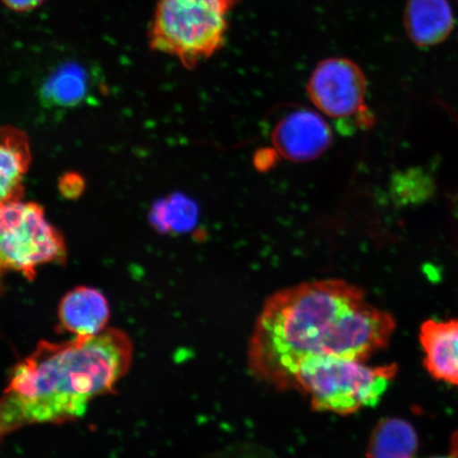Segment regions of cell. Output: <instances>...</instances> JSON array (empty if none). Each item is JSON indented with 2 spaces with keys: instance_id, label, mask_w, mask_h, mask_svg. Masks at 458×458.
Returning a JSON list of instances; mask_svg holds the SVG:
<instances>
[{
  "instance_id": "1",
  "label": "cell",
  "mask_w": 458,
  "mask_h": 458,
  "mask_svg": "<svg viewBox=\"0 0 458 458\" xmlns=\"http://www.w3.org/2000/svg\"><path fill=\"white\" fill-rule=\"evenodd\" d=\"M394 329L393 315L345 280L296 284L266 301L250 339L249 369L258 380L286 391L305 360H368L388 345Z\"/></svg>"
},
{
  "instance_id": "2",
  "label": "cell",
  "mask_w": 458,
  "mask_h": 458,
  "mask_svg": "<svg viewBox=\"0 0 458 458\" xmlns=\"http://www.w3.org/2000/svg\"><path fill=\"white\" fill-rule=\"evenodd\" d=\"M133 344L108 329L64 343L42 341L11 371L0 396V440L21 428L72 421L128 374Z\"/></svg>"
},
{
  "instance_id": "3",
  "label": "cell",
  "mask_w": 458,
  "mask_h": 458,
  "mask_svg": "<svg viewBox=\"0 0 458 458\" xmlns=\"http://www.w3.org/2000/svg\"><path fill=\"white\" fill-rule=\"evenodd\" d=\"M242 0H157L152 49L176 57L187 70L225 47L228 16Z\"/></svg>"
},
{
  "instance_id": "4",
  "label": "cell",
  "mask_w": 458,
  "mask_h": 458,
  "mask_svg": "<svg viewBox=\"0 0 458 458\" xmlns=\"http://www.w3.org/2000/svg\"><path fill=\"white\" fill-rule=\"evenodd\" d=\"M397 371L394 364L370 366L366 360L315 358L297 369L292 389L305 394L314 410L351 415L379 403Z\"/></svg>"
},
{
  "instance_id": "5",
  "label": "cell",
  "mask_w": 458,
  "mask_h": 458,
  "mask_svg": "<svg viewBox=\"0 0 458 458\" xmlns=\"http://www.w3.org/2000/svg\"><path fill=\"white\" fill-rule=\"evenodd\" d=\"M67 249L61 233L46 217L41 205L13 200L0 206V268L29 280L39 267L64 263Z\"/></svg>"
},
{
  "instance_id": "6",
  "label": "cell",
  "mask_w": 458,
  "mask_h": 458,
  "mask_svg": "<svg viewBox=\"0 0 458 458\" xmlns=\"http://www.w3.org/2000/svg\"><path fill=\"white\" fill-rule=\"evenodd\" d=\"M307 93L317 110L336 123L360 129L374 124V114L366 105L368 80L351 59L320 61L308 80Z\"/></svg>"
},
{
  "instance_id": "7",
  "label": "cell",
  "mask_w": 458,
  "mask_h": 458,
  "mask_svg": "<svg viewBox=\"0 0 458 458\" xmlns=\"http://www.w3.org/2000/svg\"><path fill=\"white\" fill-rule=\"evenodd\" d=\"M332 135L327 123L318 114L297 110L286 114L275 127L272 142L290 162H310L327 150Z\"/></svg>"
},
{
  "instance_id": "8",
  "label": "cell",
  "mask_w": 458,
  "mask_h": 458,
  "mask_svg": "<svg viewBox=\"0 0 458 458\" xmlns=\"http://www.w3.org/2000/svg\"><path fill=\"white\" fill-rule=\"evenodd\" d=\"M420 341L428 374L458 386V319L427 320L421 326Z\"/></svg>"
},
{
  "instance_id": "9",
  "label": "cell",
  "mask_w": 458,
  "mask_h": 458,
  "mask_svg": "<svg viewBox=\"0 0 458 458\" xmlns=\"http://www.w3.org/2000/svg\"><path fill=\"white\" fill-rule=\"evenodd\" d=\"M110 306L99 290L78 286L63 297L59 319L63 329L76 337L95 336L105 331L110 319Z\"/></svg>"
},
{
  "instance_id": "10",
  "label": "cell",
  "mask_w": 458,
  "mask_h": 458,
  "mask_svg": "<svg viewBox=\"0 0 458 458\" xmlns=\"http://www.w3.org/2000/svg\"><path fill=\"white\" fill-rule=\"evenodd\" d=\"M403 24L411 42L431 47L445 42L454 30V11L448 0H408Z\"/></svg>"
},
{
  "instance_id": "11",
  "label": "cell",
  "mask_w": 458,
  "mask_h": 458,
  "mask_svg": "<svg viewBox=\"0 0 458 458\" xmlns=\"http://www.w3.org/2000/svg\"><path fill=\"white\" fill-rule=\"evenodd\" d=\"M31 159L30 142L25 131L0 128V206L22 199Z\"/></svg>"
},
{
  "instance_id": "12",
  "label": "cell",
  "mask_w": 458,
  "mask_h": 458,
  "mask_svg": "<svg viewBox=\"0 0 458 458\" xmlns=\"http://www.w3.org/2000/svg\"><path fill=\"white\" fill-rule=\"evenodd\" d=\"M417 446L414 428L403 420L388 418L372 432L368 458H414Z\"/></svg>"
},
{
  "instance_id": "13",
  "label": "cell",
  "mask_w": 458,
  "mask_h": 458,
  "mask_svg": "<svg viewBox=\"0 0 458 458\" xmlns=\"http://www.w3.org/2000/svg\"><path fill=\"white\" fill-rule=\"evenodd\" d=\"M89 89V76L79 63L61 65L45 80L43 101L51 106H72L84 100Z\"/></svg>"
},
{
  "instance_id": "14",
  "label": "cell",
  "mask_w": 458,
  "mask_h": 458,
  "mask_svg": "<svg viewBox=\"0 0 458 458\" xmlns=\"http://www.w3.org/2000/svg\"><path fill=\"white\" fill-rule=\"evenodd\" d=\"M11 10L17 11V13H26L38 7L42 4L44 0H2Z\"/></svg>"
},
{
  "instance_id": "15",
  "label": "cell",
  "mask_w": 458,
  "mask_h": 458,
  "mask_svg": "<svg viewBox=\"0 0 458 458\" xmlns=\"http://www.w3.org/2000/svg\"><path fill=\"white\" fill-rule=\"evenodd\" d=\"M3 275L4 271L2 270V268H0V294H2V292L4 290Z\"/></svg>"
},
{
  "instance_id": "16",
  "label": "cell",
  "mask_w": 458,
  "mask_h": 458,
  "mask_svg": "<svg viewBox=\"0 0 458 458\" xmlns=\"http://www.w3.org/2000/svg\"><path fill=\"white\" fill-rule=\"evenodd\" d=\"M432 458H458V454H456L455 451L452 450V454L449 456L432 457Z\"/></svg>"
},
{
  "instance_id": "17",
  "label": "cell",
  "mask_w": 458,
  "mask_h": 458,
  "mask_svg": "<svg viewBox=\"0 0 458 458\" xmlns=\"http://www.w3.org/2000/svg\"><path fill=\"white\" fill-rule=\"evenodd\" d=\"M454 451H455L456 454H458V434H457L456 440H454Z\"/></svg>"
}]
</instances>
